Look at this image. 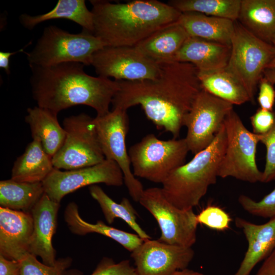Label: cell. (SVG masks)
<instances>
[{
	"instance_id": "6da1fadb",
	"label": "cell",
	"mask_w": 275,
	"mask_h": 275,
	"mask_svg": "<svg viewBox=\"0 0 275 275\" xmlns=\"http://www.w3.org/2000/svg\"><path fill=\"white\" fill-rule=\"evenodd\" d=\"M117 81L119 89L113 108L127 110L140 105L158 129L171 133L174 139L202 89L197 68L186 62L160 63V73L154 79Z\"/></svg>"
},
{
	"instance_id": "7a4b0ae2",
	"label": "cell",
	"mask_w": 275,
	"mask_h": 275,
	"mask_svg": "<svg viewBox=\"0 0 275 275\" xmlns=\"http://www.w3.org/2000/svg\"><path fill=\"white\" fill-rule=\"evenodd\" d=\"M84 65L67 62L47 66H30L33 97L37 106L57 114L78 105L93 108L96 116L111 111L109 106L119 89L117 80L87 74Z\"/></svg>"
},
{
	"instance_id": "3957f363",
	"label": "cell",
	"mask_w": 275,
	"mask_h": 275,
	"mask_svg": "<svg viewBox=\"0 0 275 275\" xmlns=\"http://www.w3.org/2000/svg\"><path fill=\"white\" fill-rule=\"evenodd\" d=\"M90 3L93 34L105 46H134L160 28L177 21L181 14L168 3L157 0Z\"/></svg>"
},
{
	"instance_id": "277c9868",
	"label": "cell",
	"mask_w": 275,
	"mask_h": 275,
	"mask_svg": "<svg viewBox=\"0 0 275 275\" xmlns=\"http://www.w3.org/2000/svg\"><path fill=\"white\" fill-rule=\"evenodd\" d=\"M226 142L223 125L208 147L169 176L161 189L170 203L183 210L193 209L199 205L209 187L216 182Z\"/></svg>"
},
{
	"instance_id": "5b68a950",
	"label": "cell",
	"mask_w": 275,
	"mask_h": 275,
	"mask_svg": "<svg viewBox=\"0 0 275 275\" xmlns=\"http://www.w3.org/2000/svg\"><path fill=\"white\" fill-rule=\"evenodd\" d=\"M93 33L82 31L72 34L55 25L44 28L32 50L26 53L31 66L47 67L67 62L91 65L94 53L103 47Z\"/></svg>"
},
{
	"instance_id": "8992f818",
	"label": "cell",
	"mask_w": 275,
	"mask_h": 275,
	"mask_svg": "<svg viewBox=\"0 0 275 275\" xmlns=\"http://www.w3.org/2000/svg\"><path fill=\"white\" fill-rule=\"evenodd\" d=\"M188 152L184 138L162 140L149 133L132 145L128 154L135 177L162 184L175 170L185 163Z\"/></svg>"
},
{
	"instance_id": "52a82bcc",
	"label": "cell",
	"mask_w": 275,
	"mask_h": 275,
	"mask_svg": "<svg viewBox=\"0 0 275 275\" xmlns=\"http://www.w3.org/2000/svg\"><path fill=\"white\" fill-rule=\"evenodd\" d=\"M231 46L226 69L244 87L251 102L254 103L259 82L274 56L275 49L248 31L237 20L235 21Z\"/></svg>"
},
{
	"instance_id": "ba28073f",
	"label": "cell",
	"mask_w": 275,
	"mask_h": 275,
	"mask_svg": "<svg viewBox=\"0 0 275 275\" xmlns=\"http://www.w3.org/2000/svg\"><path fill=\"white\" fill-rule=\"evenodd\" d=\"M224 125L227 142L218 177H232L252 183L261 182L262 172L256 163L259 135L249 131L233 109L226 116Z\"/></svg>"
},
{
	"instance_id": "9c48e42d",
	"label": "cell",
	"mask_w": 275,
	"mask_h": 275,
	"mask_svg": "<svg viewBox=\"0 0 275 275\" xmlns=\"http://www.w3.org/2000/svg\"><path fill=\"white\" fill-rule=\"evenodd\" d=\"M63 125L66 136L52 158L54 168L71 170L94 166L105 160L94 118L84 113L73 115L65 118Z\"/></svg>"
},
{
	"instance_id": "30bf717a",
	"label": "cell",
	"mask_w": 275,
	"mask_h": 275,
	"mask_svg": "<svg viewBox=\"0 0 275 275\" xmlns=\"http://www.w3.org/2000/svg\"><path fill=\"white\" fill-rule=\"evenodd\" d=\"M139 202L157 222L161 232L159 241L190 248L196 243L199 223L193 209L177 208L159 187L144 189Z\"/></svg>"
},
{
	"instance_id": "8fae6325",
	"label": "cell",
	"mask_w": 275,
	"mask_h": 275,
	"mask_svg": "<svg viewBox=\"0 0 275 275\" xmlns=\"http://www.w3.org/2000/svg\"><path fill=\"white\" fill-rule=\"evenodd\" d=\"M94 119L98 141L105 159L117 163L130 197L139 202L144 189L133 174L126 148V138L129 126L127 110L113 108L108 114L96 116Z\"/></svg>"
},
{
	"instance_id": "7c38bea8",
	"label": "cell",
	"mask_w": 275,
	"mask_h": 275,
	"mask_svg": "<svg viewBox=\"0 0 275 275\" xmlns=\"http://www.w3.org/2000/svg\"><path fill=\"white\" fill-rule=\"evenodd\" d=\"M233 109V105L202 89L184 121L189 151L196 154L208 147Z\"/></svg>"
},
{
	"instance_id": "4fadbf2b",
	"label": "cell",
	"mask_w": 275,
	"mask_h": 275,
	"mask_svg": "<svg viewBox=\"0 0 275 275\" xmlns=\"http://www.w3.org/2000/svg\"><path fill=\"white\" fill-rule=\"evenodd\" d=\"M91 65L98 76L113 77L115 80L152 79L160 72V64L134 46H104L94 53Z\"/></svg>"
},
{
	"instance_id": "5bb4252c",
	"label": "cell",
	"mask_w": 275,
	"mask_h": 275,
	"mask_svg": "<svg viewBox=\"0 0 275 275\" xmlns=\"http://www.w3.org/2000/svg\"><path fill=\"white\" fill-rule=\"evenodd\" d=\"M123 183L121 169L114 161L107 159L94 166L74 170L54 168L42 181L45 194L59 204L66 195L86 186L104 183L121 186Z\"/></svg>"
},
{
	"instance_id": "9a60e30c",
	"label": "cell",
	"mask_w": 275,
	"mask_h": 275,
	"mask_svg": "<svg viewBox=\"0 0 275 275\" xmlns=\"http://www.w3.org/2000/svg\"><path fill=\"white\" fill-rule=\"evenodd\" d=\"M195 252L191 248L147 239L131 253L139 275H171L187 268Z\"/></svg>"
},
{
	"instance_id": "2e32d148",
	"label": "cell",
	"mask_w": 275,
	"mask_h": 275,
	"mask_svg": "<svg viewBox=\"0 0 275 275\" xmlns=\"http://www.w3.org/2000/svg\"><path fill=\"white\" fill-rule=\"evenodd\" d=\"M59 208L60 204L53 201L44 194L31 212L33 230L29 253L40 257L44 264L49 266H53L57 260L52 238L56 233Z\"/></svg>"
},
{
	"instance_id": "e0dca14e",
	"label": "cell",
	"mask_w": 275,
	"mask_h": 275,
	"mask_svg": "<svg viewBox=\"0 0 275 275\" xmlns=\"http://www.w3.org/2000/svg\"><path fill=\"white\" fill-rule=\"evenodd\" d=\"M33 230L31 213L0 207V255L19 261L29 253Z\"/></svg>"
},
{
	"instance_id": "ac0fdd59",
	"label": "cell",
	"mask_w": 275,
	"mask_h": 275,
	"mask_svg": "<svg viewBox=\"0 0 275 275\" xmlns=\"http://www.w3.org/2000/svg\"><path fill=\"white\" fill-rule=\"evenodd\" d=\"M235 224L244 235L248 248L234 275H250L255 266L275 249V217L262 224H256L237 217Z\"/></svg>"
},
{
	"instance_id": "d6986e66",
	"label": "cell",
	"mask_w": 275,
	"mask_h": 275,
	"mask_svg": "<svg viewBox=\"0 0 275 275\" xmlns=\"http://www.w3.org/2000/svg\"><path fill=\"white\" fill-rule=\"evenodd\" d=\"M231 51V45L189 36L175 61L192 64L200 73L212 72L226 68Z\"/></svg>"
},
{
	"instance_id": "ffe728a7",
	"label": "cell",
	"mask_w": 275,
	"mask_h": 275,
	"mask_svg": "<svg viewBox=\"0 0 275 275\" xmlns=\"http://www.w3.org/2000/svg\"><path fill=\"white\" fill-rule=\"evenodd\" d=\"M189 37L177 21L160 28L134 46L157 63L175 62L177 53Z\"/></svg>"
},
{
	"instance_id": "44dd1931",
	"label": "cell",
	"mask_w": 275,
	"mask_h": 275,
	"mask_svg": "<svg viewBox=\"0 0 275 275\" xmlns=\"http://www.w3.org/2000/svg\"><path fill=\"white\" fill-rule=\"evenodd\" d=\"M237 21L254 36L272 45L275 40V0H241Z\"/></svg>"
},
{
	"instance_id": "7402d4cb",
	"label": "cell",
	"mask_w": 275,
	"mask_h": 275,
	"mask_svg": "<svg viewBox=\"0 0 275 275\" xmlns=\"http://www.w3.org/2000/svg\"><path fill=\"white\" fill-rule=\"evenodd\" d=\"M57 114L36 106L27 109L25 121L29 125L33 139H37L52 158L61 147L66 132L58 122Z\"/></svg>"
},
{
	"instance_id": "603a6c76",
	"label": "cell",
	"mask_w": 275,
	"mask_h": 275,
	"mask_svg": "<svg viewBox=\"0 0 275 275\" xmlns=\"http://www.w3.org/2000/svg\"><path fill=\"white\" fill-rule=\"evenodd\" d=\"M178 21L190 37L231 45L235 21L197 12L182 13Z\"/></svg>"
},
{
	"instance_id": "cb8c5ba5",
	"label": "cell",
	"mask_w": 275,
	"mask_h": 275,
	"mask_svg": "<svg viewBox=\"0 0 275 275\" xmlns=\"http://www.w3.org/2000/svg\"><path fill=\"white\" fill-rule=\"evenodd\" d=\"M54 168L52 157L39 140L33 139L14 162L11 179L18 182H42Z\"/></svg>"
},
{
	"instance_id": "d4e9b609",
	"label": "cell",
	"mask_w": 275,
	"mask_h": 275,
	"mask_svg": "<svg viewBox=\"0 0 275 275\" xmlns=\"http://www.w3.org/2000/svg\"><path fill=\"white\" fill-rule=\"evenodd\" d=\"M64 219L70 231L82 236L96 233L116 241L131 253L140 246L144 240L136 234L129 233L106 225L101 221L89 223L80 216L77 204L71 202L64 212Z\"/></svg>"
},
{
	"instance_id": "484cf974",
	"label": "cell",
	"mask_w": 275,
	"mask_h": 275,
	"mask_svg": "<svg viewBox=\"0 0 275 275\" xmlns=\"http://www.w3.org/2000/svg\"><path fill=\"white\" fill-rule=\"evenodd\" d=\"M65 19L72 21L93 34V15L87 8L84 0H59L53 9L36 16L23 14L19 17L21 24L31 30L37 25L49 20Z\"/></svg>"
},
{
	"instance_id": "4316f807",
	"label": "cell",
	"mask_w": 275,
	"mask_h": 275,
	"mask_svg": "<svg viewBox=\"0 0 275 275\" xmlns=\"http://www.w3.org/2000/svg\"><path fill=\"white\" fill-rule=\"evenodd\" d=\"M45 194L42 182H18L11 179L0 182L1 207L31 213Z\"/></svg>"
},
{
	"instance_id": "83f0119b",
	"label": "cell",
	"mask_w": 275,
	"mask_h": 275,
	"mask_svg": "<svg viewBox=\"0 0 275 275\" xmlns=\"http://www.w3.org/2000/svg\"><path fill=\"white\" fill-rule=\"evenodd\" d=\"M202 89L232 105L251 101L247 91L241 83L226 68L209 73H200Z\"/></svg>"
},
{
	"instance_id": "f1b7e54d",
	"label": "cell",
	"mask_w": 275,
	"mask_h": 275,
	"mask_svg": "<svg viewBox=\"0 0 275 275\" xmlns=\"http://www.w3.org/2000/svg\"><path fill=\"white\" fill-rule=\"evenodd\" d=\"M89 190L91 197L99 205L108 224H112L115 218H121L143 240L151 239V237L137 223L136 211L127 198H123L121 202L118 203L97 185L90 186Z\"/></svg>"
},
{
	"instance_id": "f546056e",
	"label": "cell",
	"mask_w": 275,
	"mask_h": 275,
	"mask_svg": "<svg viewBox=\"0 0 275 275\" xmlns=\"http://www.w3.org/2000/svg\"><path fill=\"white\" fill-rule=\"evenodd\" d=\"M241 3V0H172L168 4L181 13L197 12L236 21Z\"/></svg>"
},
{
	"instance_id": "4dcf8cb0",
	"label": "cell",
	"mask_w": 275,
	"mask_h": 275,
	"mask_svg": "<svg viewBox=\"0 0 275 275\" xmlns=\"http://www.w3.org/2000/svg\"><path fill=\"white\" fill-rule=\"evenodd\" d=\"M19 261L21 275H65L72 260L69 257L62 258L57 259L53 266H49L41 263L37 257L29 253Z\"/></svg>"
},
{
	"instance_id": "1f68e13d",
	"label": "cell",
	"mask_w": 275,
	"mask_h": 275,
	"mask_svg": "<svg viewBox=\"0 0 275 275\" xmlns=\"http://www.w3.org/2000/svg\"><path fill=\"white\" fill-rule=\"evenodd\" d=\"M238 200L241 207L253 215L269 219L275 217V187L260 201L244 195H240Z\"/></svg>"
},
{
	"instance_id": "d6a6232c",
	"label": "cell",
	"mask_w": 275,
	"mask_h": 275,
	"mask_svg": "<svg viewBox=\"0 0 275 275\" xmlns=\"http://www.w3.org/2000/svg\"><path fill=\"white\" fill-rule=\"evenodd\" d=\"M65 275H82L76 269L67 270ZM90 275H139L129 260L116 263L112 258L103 257Z\"/></svg>"
},
{
	"instance_id": "836d02e7",
	"label": "cell",
	"mask_w": 275,
	"mask_h": 275,
	"mask_svg": "<svg viewBox=\"0 0 275 275\" xmlns=\"http://www.w3.org/2000/svg\"><path fill=\"white\" fill-rule=\"evenodd\" d=\"M199 224L217 231H225L230 227L231 218L222 208L213 205L204 208L198 215Z\"/></svg>"
},
{
	"instance_id": "e575fe53",
	"label": "cell",
	"mask_w": 275,
	"mask_h": 275,
	"mask_svg": "<svg viewBox=\"0 0 275 275\" xmlns=\"http://www.w3.org/2000/svg\"><path fill=\"white\" fill-rule=\"evenodd\" d=\"M259 136L260 142L264 145L266 150L261 182L268 183L275 180V122L268 132Z\"/></svg>"
},
{
	"instance_id": "d590c367",
	"label": "cell",
	"mask_w": 275,
	"mask_h": 275,
	"mask_svg": "<svg viewBox=\"0 0 275 275\" xmlns=\"http://www.w3.org/2000/svg\"><path fill=\"white\" fill-rule=\"evenodd\" d=\"M253 132L262 135L268 132L275 122V111L259 107L251 117Z\"/></svg>"
},
{
	"instance_id": "8d00e7d4",
	"label": "cell",
	"mask_w": 275,
	"mask_h": 275,
	"mask_svg": "<svg viewBox=\"0 0 275 275\" xmlns=\"http://www.w3.org/2000/svg\"><path fill=\"white\" fill-rule=\"evenodd\" d=\"M273 85L264 75L261 78L258 85L259 92L257 97L260 108L273 111L275 102V90Z\"/></svg>"
},
{
	"instance_id": "74e56055",
	"label": "cell",
	"mask_w": 275,
	"mask_h": 275,
	"mask_svg": "<svg viewBox=\"0 0 275 275\" xmlns=\"http://www.w3.org/2000/svg\"><path fill=\"white\" fill-rule=\"evenodd\" d=\"M0 275H21L19 261L0 255Z\"/></svg>"
},
{
	"instance_id": "f35d334b",
	"label": "cell",
	"mask_w": 275,
	"mask_h": 275,
	"mask_svg": "<svg viewBox=\"0 0 275 275\" xmlns=\"http://www.w3.org/2000/svg\"><path fill=\"white\" fill-rule=\"evenodd\" d=\"M256 275H275V249L264 259Z\"/></svg>"
},
{
	"instance_id": "ab89813d",
	"label": "cell",
	"mask_w": 275,
	"mask_h": 275,
	"mask_svg": "<svg viewBox=\"0 0 275 275\" xmlns=\"http://www.w3.org/2000/svg\"><path fill=\"white\" fill-rule=\"evenodd\" d=\"M25 47L18 50L14 51L12 52L1 51L0 52V68L4 69L5 70L6 73L8 74H9L10 73V65H9L10 57L12 56L17 53L23 51Z\"/></svg>"
},
{
	"instance_id": "60d3db41",
	"label": "cell",
	"mask_w": 275,
	"mask_h": 275,
	"mask_svg": "<svg viewBox=\"0 0 275 275\" xmlns=\"http://www.w3.org/2000/svg\"><path fill=\"white\" fill-rule=\"evenodd\" d=\"M171 275H204L203 273L196 271L193 270L185 268L184 269L178 270Z\"/></svg>"
},
{
	"instance_id": "b9f144b4",
	"label": "cell",
	"mask_w": 275,
	"mask_h": 275,
	"mask_svg": "<svg viewBox=\"0 0 275 275\" xmlns=\"http://www.w3.org/2000/svg\"><path fill=\"white\" fill-rule=\"evenodd\" d=\"M263 75L272 84H275V69H266Z\"/></svg>"
},
{
	"instance_id": "7bdbcfd3",
	"label": "cell",
	"mask_w": 275,
	"mask_h": 275,
	"mask_svg": "<svg viewBox=\"0 0 275 275\" xmlns=\"http://www.w3.org/2000/svg\"><path fill=\"white\" fill-rule=\"evenodd\" d=\"M272 45L274 47L275 49V40L273 41V42L272 43ZM267 69H275V54L273 58V59L271 60L270 63L268 64Z\"/></svg>"
}]
</instances>
